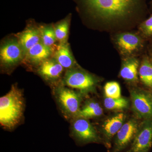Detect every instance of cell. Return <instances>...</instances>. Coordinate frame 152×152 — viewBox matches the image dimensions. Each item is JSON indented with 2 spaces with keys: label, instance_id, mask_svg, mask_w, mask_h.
<instances>
[{
  "label": "cell",
  "instance_id": "obj_1",
  "mask_svg": "<svg viewBox=\"0 0 152 152\" xmlns=\"http://www.w3.org/2000/svg\"><path fill=\"white\" fill-rule=\"evenodd\" d=\"M93 16L112 20L132 15L141 7L142 0H80Z\"/></svg>",
  "mask_w": 152,
  "mask_h": 152
},
{
  "label": "cell",
  "instance_id": "obj_2",
  "mask_svg": "<svg viewBox=\"0 0 152 152\" xmlns=\"http://www.w3.org/2000/svg\"><path fill=\"white\" fill-rule=\"evenodd\" d=\"M25 101L23 92L17 84L0 98V124L7 131L13 130L24 119Z\"/></svg>",
  "mask_w": 152,
  "mask_h": 152
},
{
  "label": "cell",
  "instance_id": "obj_3",
  "mask_svg": "<svg viewBox=\"0 0 152 152\" xmlns=\"http://www.w3.org/2000/svg\"><path fill=\"white\" fill-rule=\"evenodd\" d=\"M52 89L56 102L64 118L70 121L76 118L84 95L61 83Z\"/></svg>",
  "mask_w": 152,
  "mask_h": 152
},
{
  "label": "cell",
  "instance_id": "obj_4",
  "mask_svg": "<svg viewBox=\"0 0 152 152\" xmlns=\"http://www.w3.org/2000/svg\"><path fill=\"white\" fill-rule=\"evenodd\" d=\"M97 83L94 76L78 67L66 70L61 82L62 84L78 90L84 96L94 92Z\"/></svg>",
  "mask_w": 152,
  "mask_h": 152
},
{
  "label": "cell",
  "instance_id": "obj_5",
  "mask_svg": "<svg viewBox=\"0 0 152 152\" xmlns=\"http://www.w3.org/2000/svg\"><path fill=\"white\" fill-rule=\"evenodd\" d=\"M70 121V136L77 145H84L90 143L103 144L100 134L89 119L77 117Z\"/></svg>",
  "mask_w": 152,
  "mask_h": 152
},
{
  "label": "cell",
  "instance_id": "obj_6",
  "mask_svg": "<svg viewBox=\"0 0 152 152\" xmlns=\"http://www.w3.org/2000/svg\"><path fill=\"white\" fill-rule=\"evenodd\" d=\"M25 53L17 38L4 41L0 49V64L2 70L11 72L23 61Z\"/></svg>",
  "mask_w": 152,
  "mask_h": 152
},
{
  "label": "cell",
  "instance_id": "obj_7",
  "mask_svg": "<svg viewBox=\"0 0 152 152\" xmlns=\"http://www.w3.org/2000/svg\"><path fill=\"white\" fill-rule=\"evenodd\" d=\"M132 107L135 117L139 120H152V93L134 88L130 91Z\"/></svg>",
  "mask_w": 152,
  "mask_h": 152
},
{
  "label": "cell",
  "instance_id": "obj_8",
  "mask_svg": "<svg viewBox=\"0 0 152 152\" xmlns=\"http://www.w3.org/2000/svg\"><path fill=\"white\" fill-rule=\"evenodd\" d=\"M141 122L136 117L125 121L114 137L110 152H123L128 148L135 137Z\"/></svg>",
  "mask_w": 152,
  "mask_h": 152
},
{
  "label": "cell",
  "instance_id": "obj_9",
  "mask_svg": "<svg viewBox=\"0 0 152 152\" xmlns=\"http://www.w3.org/2000/svg\"><path fill=\"white\" fill-rule=\"evenodd\" d=\"M152 148V120H142L126 152H149Z\"/></svg>",
  "mask_w": 152,
  "mask_h": 152
},
{
  "label": "cell",
  "instance_id": "obj_10",
  "mask_svg": "<svg viewBox=\"0 0 152 152\" xmlns=\"http://www.w3.org/2000/svg\"><path fill=\"white\" fill-rule=\"evenodd\" d=\"M66 70L54 58L44 61L37 67V72L52 88L61 83Z\"/></svg>",
  "mask_w": 152,
  "mask_h": 152
},
{
  "label": "cell",
  "instance_id": "obj_11",
  "mask_svg": "<svg viewBox=\"0 0 152 152\" xmlns=\"http://www.w3.org/2000/svg\"><path fill=\"white\" fill-rule=\"evenodd\" d=\"M126 119V115L118 113L107 119L101 127L100 135L103 145L108 149L111 148L115 136L122 126Z\"/></svg>",
  "mask_w": 152,
  "mask_h": 152
},
{
  "label": "cell",
  "instance_id": "obj_12",
  "mask_svg": "<svg viewBox=\"0 0 152 152\" xmlns=\"http://www.w3.org/2000/svg\"><path fill=\"white\" fill-rule=\"evenodd\" d=\"M55 51L40 42L28 51L23 63L37 68L44 61L50 58Z\"/></svg>",
  "mask_w": 152,
  "mask_h": 152
},
{
  "label": "cell",
  "instance_id": "obj_13",
  "mask_svg": "<svg viewBox=\"0 0 152 152\" xmlns=\"http://www.w3.org/2000/svg\"><path fill=\"white\" fill-rule=\"evenodd\" d=\"M15 36L23 50L25 56L31 48L41 42L39 27L28 26L24 31Z\"/></svg>",
  "mask_w": 152,
  "mask_h": 152
},
{
  "label": "cell",
  "instance_id": "obj_14",
  "mask_svg": "<svg viewBox=\"0 0 152 152\" xmlns=\"http://www.w3.org/2000/svg\"><path fill=\"white\" fill-rule=\"evenodd\" d=\"M53 55L54 58L66 70L78 67L67 42L57 45Z\"/></svg>",
  "mask_w": 152,
  "mask_h": 152
},
{
  "label": "cell",
  "instance_id": "obj_15",
  "mask_svg": "<svg viewBox=\"0 0 152 152\" xmlns=\"http://www.w3.org/2000/svg\"><path fill=\"white\" fill-rule=\"evenodd\" d=\"M117 43L122 51L125 53L130 54L140 48L141 41L135 34L124 33L117 37Z\"/></svg>",
  "mask_w": 152,
  "mask_h": 152
},
{
  "label": "cell",
  "instance_id": "obj_16",
  "mask_svg": "<svg viewBox=\"0 0 152 152\" xmlns=\"http://www.w3.org/2000/svg\"><path fill=\"white\" fill-rule=\"evenodd\" d=\"M139 61L135 58H129L124 61L121 71L120 76L127 82L132 83H137L138 80Z\"/></svg>",
  "mask_w": 152,
  "mask_h": 152
},
{
  "label": "cell",
  "instance_id": "obj_17",
  "mask_svg": "<svg viewBox=\"0 0 152 152\" xmlns=\"http://www.w3.org/2000/svg\"><path fill=\"white\" fill-rule=\"evenodd\" d=\"M103 114V110L99 104L94 100L89 99L81 107L77 117L89 119L100 117Z\"/></svg>",
  "mask_w": 152,
  "mask_h": 152
},
{
  "label": "cell",
  "instance_id": "obj_18",
  "mask_svg": "<svg viewBox=\"0 0 152 152\" xmlns=\"http://www.w3.org/2000/svg\"><path fill=\"white\" fill-rule=\"evenodd\" d=\"M139 75L144 85L152 89V61L148 58H145L142 61Z\"/></svg>",
  "mask_w": 152,
  "mask_h": 152
},
{
  "label": "cell",
  "instance_id": "obj_19",
  "mask_svg": "<svg viewBox=\"0 0 152 152\" xmlns=\"http://www.w3.org/2000/svg\"><path fill=\"white\" fill-rule=\"evenodd\" d=\"M40 32L41 42L46 46L56 50L57 40L54 28L52 26H41L39 27Z\"/></svg>",
  "mask_w": 152,
  "mask_h": 152
},
{
  "label": "cell",
  "instance_id": "obj_20",
  "mask_svg": "<svg viewBox=\"0 0 152 152\" xmlns=\"http://www.w3.org/2000/svg\"><path fill=\"white\" fill-rule=\"evenodd\" d=\"M70 18L71 15H69L54 26L57 40L59 43L67 42Z\"/></svg>",
  "mask_w": 152,
  "mask_h": 152
},
{
  "label": "cell",
  "instance_id": "obj_21",
  "mask_svg": "<svg viewBox=\"0 0 152 152\" xmlns=\"http://www.w3.org/2000/svg\"><path fill=\"white\" fill-rule=\"evenodd\" d=\"M104 104L105 107L107 110L117 111L128 108L129 105L127 99L122 97L116 99L106 97Z\"/></svg>",
  "mask_w": 152,
  "mask_h": 152
},
{
  "label": "cell",
  "instance_id": "obj_22",
  "mask_svg": "<svg viewBox=\"0 0 152 152\" xmlns=\"http://www.w3.org/2000/svg\"><path fill=\"white\" fill-rule=\"evenodd\" d=\"M106 97L116 99L121 97L120 85L116 82H108L104 86Z\"/></svg>",
  "mask_w": 152,
  "mask_h": 152
},
{
  "label": "cell",
  "instance_id": "obj_23",
  "mask_svg": "<svg viewBox=\"0 0 152 152\" xmlns=\"http://www.w3.org/2000/svg\"><path fill=\"white\" fill-rule=\"evenodd\" d=\"M141 31L147 37H152V14L148 18L142 23L140 26Z\"/></svg>",
  "mask_w": 152,
  "mask_h": 152
},
{
  "label": "cell",
  "instance_id": "obj_24",
  "mask_svg": "<svg viewBox=\"0 0 152 152\" xmlns=\"http://www.w3.org/2000/svg\"></svg>",
  "mask_w": 152,
  "mask_h": 152
}]
</instances>
